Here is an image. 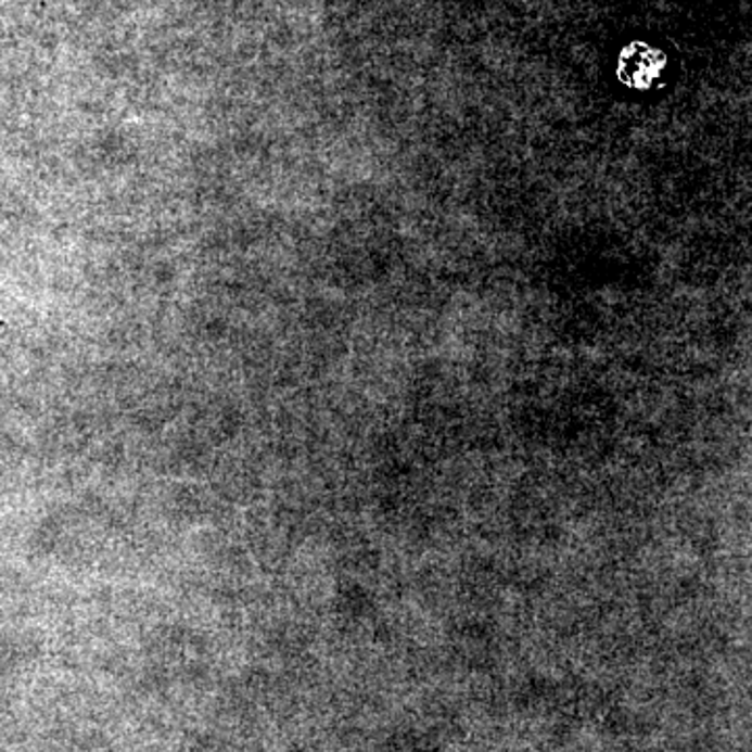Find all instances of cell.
<instances>
[{"label":"cell","mask_w":752,"mask_h":752,"mask_svg":"<svg viewBox=\"0 0 752 752\" xmlns=\"http://www.w3.org/2000/svg\"><path fill=\"white\" fill-rule=\"evenodd\" d=\"M665 67H667V56L663 51L646 42H632L621 51L616 76L629 88L648 90L661 80Z\"/></svg>","instance_id":"cell-1"}]
</instances>
